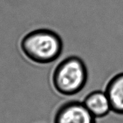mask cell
<instances>
[{"label":"cell","mask_w":123,"mask_h":123,"mask_svg":"<svg viewBox=\"0 0 123 123\" xmlns=\"http://www.w3.org/2000/svg\"><path fill=\"white\" fill-rule=\"evenodd\" d=\"M88 79L84 62L78 56H70L59 64L54 71L52 83L62 95L72 96L83 89Z\"/></svg>","instance_id":"cell-2"},{"label":"cell","mask_w":123,"mask_h":123,"mask_svg":"<svg viewBox=\"0 0 123 123\" xmlns=\"http://www.w3.org/2000/svg\"><path fill=\"white\" fill-rule=\"evenodd\" d=\"M105 93L109 99L111 111L123 115V72L115 75L109 81Z\"/></svg>","instance_id":"cell-4"},{"label":"cell","mask_w":123,"mask_h":123,"mask_svg":"<svg viewBox=\"0 0 123 123\" xmlns=\"http://www.w3.org/2000/svg\"><path fill=\"white\" fill-rule=\"evenodd\" d=\"M83 103L89 111L96 118L105 117L111 111L109 99L105 91L91 92L86 97Z\"/></svg>","instance_id":"cell-5"},{"label":"cell","mask_w":123,"mask_h":123,"mask_svg":"<svg viewBox=\"0 0 123 123\" xmlns=\"http://www.w3.org/2000/svg\"><path fill=\"white\" fill-rule=\"evenodd\" d=\"M54 123H96V118L83 102L72 100L59 107L54 115Z\"/></svg>","instance_id":"cell-3"},{"label":"cell","mask_w":123,"mask_h":123,"mask_svg":"<svg viewBox=\"0 0 123 123\" xmlns=\"http://www.w3.org/2000/svg\"><path fill=\"white\" fill-rule=\"evenodd\" d=\"M21 48L25 56L38 64H48L60 56L63 48L61 38L53 31L35 30L23 38Z\"/></svg>","instance_id":"cell-1"}]
</instances>
